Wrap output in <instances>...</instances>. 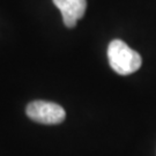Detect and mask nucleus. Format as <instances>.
<instances>
[{"instance_id":"nucleus-3","label":"nucleus","mask_w":156,"mask_h":156,"mask_svg":"<svg viewBox=\"0 0 156 156\" xmlns=\"http://www.w3.org/2000/svg\"><path fill=\"white\" fill-rule=\"evenodd\" d=\"M53 4L62 12L64 23L68 28L76 26L87 8V0H53Z\"/></svg>"},{"instance_id":"nucleus-2","label":"nucleus","mask_w":156,"mask_h":156,"mask_svg":"<svg viewBox=\"0 0 156 156\" xmlns=\"http://www.w3.org/2000/svg\"><path fill=\"white\" fill-rule=\"evenodd\" d=\"M28 117L39 124L45 125H56L60 124L66 117L65 110L57 103L35 101L27 106Z\"/></svg>"},{"instance_id":"nucleus-1","label":"nucleus","mask_w":156,"mask_h":156,"mask_svg":"<svg viewBox=\"0 0 156 156\" xmlns=\"http://www.w3.org/2000/svg\"><path fill=\"white\" fill-rule=\"evenodd\" d=\"M108 59L112 69L120 75H128L136 72L142 64L139 53L120 39H113L109 44Z\"/></svg>"}]
</instances>
